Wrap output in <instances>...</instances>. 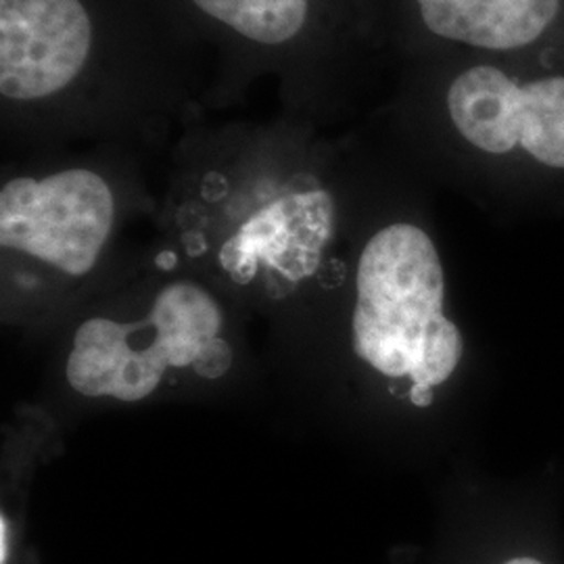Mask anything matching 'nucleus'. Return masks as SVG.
Wrapping results in <instances>:
<instances>
[{
  "mask_svg": "<svg viewBox=\"0 0 564 564\" xmlns=\"http://www.w3.org/2000/svg\"><path fill=\"white\" fill-rule=\"evenodd\" d=\"M321 121H191L176 149L163 228L176 262L256 302L323 281L341 239L333 147Z\"/></svg>",
  "mask_w": 564,
  "mask_h": 564,
  "instance_id": "f257e3e1",
  "label": "nucleus"
},
{
  "mask_svg": "<svg viewBox=\"0 0 564 564\" xmlns=\"http://www.w3.org/2000/svg\"><path fill=\"white\" fill-rule=\"evenodd\" d=\"M199 55L165 0H0L2 130L55 142L199 120Z\"/></svg>",
  "mask_w": 564,
  "mask_h": 564,
  "instance_id": "f03ea898",
  "label": "nucleus"
},
{
  "mask_svg": "<svg viewBox=\"0 0 564 564\" xmlns=\"http://www.w3.org/2000/svg\"><path fill=\"white\" fill-rule=\"evenodd\" d=\"M398 65L383 118L405 139L564 172V59L431 53Z\"/></svg>",
  "mask_w": 564,
  "mask_h": 564,
  "instance_id": "7ed1b4c3",
  "label": "nucleus"
},
{
  "mask_svg": "<svg viewBox=\"0 0 564 564\" xmlns=\"http://www.w3.org/2000/svg\"><path fill=\"white\" fill-rule=\"evenodd\" d=\"M223 82H279L284 111L337 120L364 63L381 55L370 0H165Z\"/></svg>",
  "mask_w": 564,
  "mask_h": 564,
  "instance_id": "20e7f679",
  "label": "nucleus"
},
{
  "mask_svg": "<svg viewBox=\"0 0 564 564\" xmlns=\"http://www.w3.org/2000/svg\"><path fill=\"white\" fill-rule=\"evenodd\" d=\"M235 360L218 291L182 272L153 284L134 305L86 316L67 343L63 375L82 400L142 403L184 381H223Z\"/></svg>",
  "mask_w": 564,
  "mask_h": 564,
  "instance_id": "39448f33",
  "label": "nucleus"
},
{
  "mask_svg": "<svg viewBox=\"0 0 564 564\" xmlns=\"http://www.w3.org/2000/svg\"><path fill=\"white\" fill-rule=\"evenodd\" d=\"M440 249L423 226L393 220L360 247L354 270L351 349L391 381L410 383V402L426 408L463 358V335L444 312Z\"/></svg>",
  "mask_w": 564,
  "mask_h": 564,
  "instance_id": "423d86ee",
  "label": "nucleus"
},
{
  "mask_svg": "<svg viewBox=\"0 0 564 564\" xmlns=\"http://www.w3.org/2000/svg\"><path fill=\"white\" fill-rule=\"evenodd\" d=\"M118 174L95 160L39 163L0 184L2 265L57 282L90 279L123 223Z\"/></svg>",
  "mask_w": 564,
  "mask_h": 564,
  "instance_id": "0eeeda50",
  "label": "nucleus"
},
{
  "mask_svg": "<svg viewBox=\"0 0 564 564\" xmlns=\"http://www.w3.org/2000/svg\"><path fill=\"white\" fill-rule=\"evenodd\" d=\"M381 55L564 59V0H370Z\"/></svg>",
  "mask_w": 564,
  "mask_h": 564,
  "instance_id": "6e6552de",
  "label": "nucleus"
},
{
  "mask_svg": "<svg viewBox=\"0 0 564 564\" xmlns=\"http://www.w3.org/2000/svg\"><path fill=\"white\" fill-rule=\"evenodd\" d=\"M500 564H545L542 558L538 556H531V554H519V556H510L506 558L505 563Z\"/></svg>",
  "mask_w": 564,
  "mask_h": 564,
  "instance_id": "1a4fd4ad",
  "label": "nucleus"
}]
</instances>
